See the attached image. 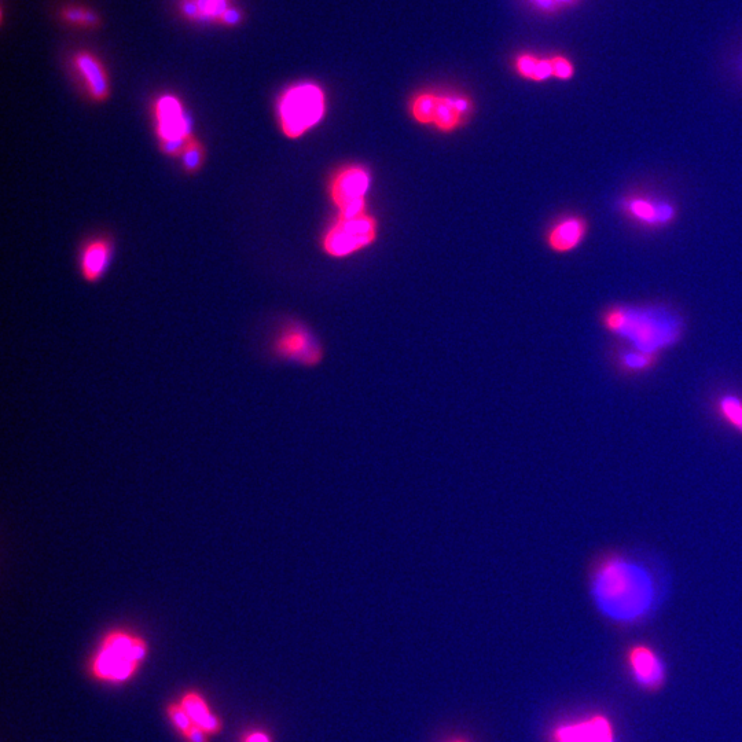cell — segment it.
I'll return each instance as SVG.
<instances>
[{
  "mask_svg": "<svg viewBox=\"0 0 742 742\" xmlns=\"http://www.w3.org/2000/svg\"><path fill=\"white\" fill-rule=\"evenodd\" d=\"M62 20L68 22L73 27L82 28H95L98 27L99 17L94 13L93 10L86 9V7L80 6H68L61 11Z\"/></svg>",
  "mask_w": 742,
  "mask_h": 742,
  "instance_id": "cell-21",
  "label": "cell"
},
{
  "mask_svg": "<svg viewBox=\"0 0 742 742\" xmlns=\"http://www.w3.org/2000/svg\"><path fill=\"white\" fill-rule=\"evenodd\" d=\"M601 323L606 332L626 341L628 347L659 356L678 344L685 333L681 315L656 306L616 304L602 312Z\"/></svg>",
  "mask_w": 742,
  "mask_h": 742,
  "instance_id": "cell-2",
  "label": "cell"
},
{
  "mask_svg": "<svg viewBox=\"0 0 742 742\" xmlns=\"http://www.w3.org/2000/svg\"><path fill=\"white\" fill-rule=\"evenodd\" d=\"M587 230H589V224L582 216H568L554 224L553 229L547 235V242L554 252H571L582 245Z\"/></svg>",
  "mask_w": 742,
  "mask_h": 742,
  "instance_id": "cell-15",
  "label": "cell"
},
{
  "mask_svg": "<svg viewBox=\"0 0 742 742\" xmlns=\"http://www.w3.org/2000/svg\"><path fill=\"white\" fill-rule=\"evenodd\" d=\"M274 352L282 361L304 367L317 366L322 359L321 344L301 325L286 326L275 340Z\"/></svg>",
  "mask_w": 742,
  "mask_h": 742,
  "instance_id": "cell-10",
  "label": "cell"
},
{
  "mask_svg": "<svg viewBox=\"0 0 742 742\" xmlns=\"http://www.w3.org/2000/svg\"><path fill=\"white\" fill-rule=\"evenodd\" d=\"M657 362H659V355L648 354V352L638 351L631 347L623 348L616 354L617 369L628 376L648 373L655 369Z\"/></svg>",
  "mask_w": 742,
  "mask_h": 742,
  "instance_id": "cell-18",
  "label": "cell"
},
{
  "mask_svg": "<svg viewBox=\"0 0 742 742\" xmlns=\"http://www.w3.org/2000/svg\"><path fill=\"white\" fill-rule=\"evenodd\" d=\"M376 220L362 213L354 218L339 216L332 229L325 235L323 248L333 257H345L365 248L376 240Z\"/></svg>",
  "mask_w": 742,
  "mask_h": 742,
  "instance_id": "cell-7",
  "label": "cell"
},
{
  "mask_svg": "<svg viewBox=\"0 0 742 742\" xmlns=\"http://www.w3.org/2000/svg\"><path fill=\"white\" fill-rule=\"evenodd\" d=\"M580 0H531L532 5L545 14H557L578 5Z\"/></svg>",
  "mask_w": 742,
  "mask_h": 742,
  "instance_id": "cell-25",
  "label": "cell"
},
{
  "mask_svg": "<svg viewBox=\"0 0 742 742\" xmlns=\"http://www.w3.org/2000/svg\"><path fill=\"white\" fill-rule=\"evenodd\" d=\"M715 410L727 426L742 435V398L734 393H725L715 402Z\"/></svg>",
  "mask_w": 742,
  "mask_h": 742,
  "instance_id": "cell-20",
  "label": "cell"
},
{
  "mask_svg": "<svg viewBox=\"0 0 742 742\" xmlns=\"http://www.w3.org/2000/svg\"><path fill=\"white\" fill-rule=\"evenodd\" d=\"M113 244L109 238H95L84 245L80 253V270L88 282H97L108 271Z\"/></svg>",
  "mask_w": 742,
  "mask_h": 742,
  "instance_id": "cell-14",
  "label": "cell"
},
{
  "mask_svg": "<svg viewBox=\"0 0 742 742\" xmlns=\"http://www.w3.org/2000/svg\"><path fill=\"white\" fill-rule=\"evenodd\" d=\"M740 73H741V76H742V61H741V64H740Z\"/></svg>",
  "mask_w": 742,
  "mask_h": 742,
  "instance_id": "cell-29",
  "label": "cell"
},
{
  "mask_svg": "<svg viewBox=\"0 0 742 742\" xmlns=\"http://www.w3.org/2000/svg\"><path fill=\"white\" fill-rule=\"evenodd\" d=\"M183 17L194 22L222 24L224 14L233 9V0H181Z\"/></svg>",
  "mask_w": 742,
  "mask_h": 742,
  "instance_id": "cell-17",
  "label": "cell"
},
{
  "mask_svg": "<svg viewBox=\"0 0 742 742\" xmlns=\"http://www.w3.org/2000/svg\"><path fill=\"white\" fill-rule=\"evenodd\" d=\"M553 65V79L561 80V82H568L575 76V64L571 58L565 57L562 54L552 55Z\"/></svg>",
  "mask_w": 742,
  "mask_h": 742,
  "instance_id": "cell-24",
  "label": "cell"
},
{
  "mask_svg": "<svg viewBox=\"0 0 742 742\" xmlns=\"http://www.w3.org/2000/svg\"><path fill=\"white\" fill-rule=\"evenodd\" d=\"M154 120L160 148L167 156L181 157L193 134L191 119L181 99L165 94L154 104Z\"/></svg>",
  "mask_w": 742,
  "mask_h": 742,
  "instance_id": "cell-5",
  "label": "cell"
},
{
  "mask_svg": "<svg viewBox=\"0 0 742 742\" xmlns=\"http://www.w3.org/2000/svg\"><path fill=\"white\" fill-rule=\"evenodd\" d=\"M183 170L193 174L201 170L205 161V149L202 143L196 138H191L182 153Z\"/></svg>",
  "mask_w": 742,
  "mask_h": 742,
  "instance_id": "cell-22",
  "label": "cell"
},
{
  "mask_svg": "<svg viewBox=\"0 0 742 742\" xmlns=\"http://www.w3.org/2000/svg\"><path fill=\"white\" fill-rule=\"evenodd\" d=\"M148 641L126 628L110 630L90 660L91 677L109 685L131 681L148 659Z\"/></svg>",
  "mask_w": 742,
  "mask_h": 742,
  "instance_id": "cell-3",
  "label": "cell"
},
{
  "mask_svg": "<svg viewBox=\"0 0 742 742\" xmlns=\"http://www.w3.org/2000/svg\"><path fill=\"white\" fill-rule=\"evenodd\" d=\"M181 704L193 725L201 727L209 736H218L223 732L222 719L212 711L211 705L200 692L189 690L183 694Z\"/></svg>",
  "mask_w": 742,
  "mask_h": 742,
  "instance_id": "cell-16",
  "label": "cell"
},
{
  "mask_svg": "<svg viewBox=\"0 0 742 742\" xmlns=\"http://www.w3.org/2000/svg\"><path fill=\"white\" fill-rule=\"evenodd\" d=\"M628 663L633 672L635 681L646 689H657L663 685L666 678V668L663 661L645 645L634 646L628 653Z\"/></svg>",
  "mask_w": 742,
  "mask_h": 742,
  "instance_id": "cell-13",
  "label": "cell"
},
{
  "mask_svg": "<svg viewBox=\"0 0 742 742\" xmlns=\"http://www.w3.org/2000/svg\"><path fill=\"white\" fill-rule=\"evenodd\" d=\"M554 742H616L615 730L608 718L591 716L582 722L558 727Z\"/></svg>",
  "mask_w": 742,
  "mask_h": 742,
  "instance_id": "cell-11",
  "label": "cell"
},
{
  "mask_svg": "<svg viewBox=\"0 0 742 742\" xmlns=\"http://www.w3.org/2000/svg\"><path fill=\"white\" fill-rule=\"evenodd\" d=\"M590 591L598 611L617 623L645 619L657 602V587L649 569L620 554L595 562Z\"/></svg>",
  "mask_w": 742,
  "mask_h": 742,
  "instance_id": "cell-1",
  "label": "cell"
},
{
  "mask_svg": "<svg viewBox=\"0 0 742 742\" xmlns=\"http://www.w3.org/2000/svg\"><path fill=\"white\" fill-rule=\"evenodd\" d=\"M167 715L168 719H170L171 725L174 726L176 732L181 734L182 737L185 736V734L191 729V726H193V722H191L190 716L187 715L181 701H179V703H171L168 705Z\"/></svg>",
  "mask_w": 742,
  "mask_h": 742,
  "instance_id": "cell-23",
  "label": "cell"
},
{
  "mask_svg": "<svg viewBox=\"0 0 742 742\" xmlns=\"http://www.w3.org/2000/svg\"><path fill=\"white\" fill-rule=\"evenodd\" d=\"M470 106L472 104L465 97L424 93L411 102V113L418 123L433 124L442 131H453L461 126Z\"/></svg>",
  "mask_w": 742,
  "mask_h": 742,
  "instance_id": "cell-6",
  "label": "cell"
},
{
  "mask_svg": "<svg viewBox=\"0 0 742 742\" xmlns=\"http://www.w3.org/2000/svg\"><path fill=\"white\" fill-rule=\"evenodd\" d=\"M242 742H273L270 736L262 730H253V732L245 734L244 741Z\"/></svg>",
  "mask_w": 742,
  "mask_h": 742,
  "instance_id": "cell-28",
  "label": "cell"
},
{
  "mask_svg": "<svg viewBox=\"0 0 742 742\" xmlns=\"http://www.w3.org/2000/svg\"><path fill=\"white\" fill-rule=\"evenodd\" d=\"M370 186V176L361 167H350L333 179L330 194L340 216L354 218L365 213V196Z\"/></svg>",
  "mask_w": 742,
  "mask_h": 742,
  "instance_id": "cell-9",
  "label": "cell"
},
{
  "mask_svg": "<svg viewBox=\"0 0 742 742\" xmlns=\"http://www.w3.org/2000/svg\"><path fill=\"white\" fill-rule=\"evenodd\" d=\"M517 73L531 82L542 83L553 79L552 57H539L531 53L516 58Z\"/></svg>",
  "mask_w": 742,
  "mask_h": 742,
  "instance_id": "cell-19",
  "label": "cell"
},
{
  "mask_svg": "<svg viewBox=\"0 0 742 742\" xmlns=\"http://www.w3.org/2000/svg\"><path fill=\"white\" fill-rule=\"evenodd\" d=\"M209 737L211 736L207 732L196 725L191 726L189 732L183 736L186 742H209Z\"/></svg>",
  "mask_w": 742,
  "mask_h": 742,
  "instance_id": "cell-27",
  "label": "cell"
},
{
  "mask_svg": "<svg viewBox=\"0 0 742 742\" xmlns=\"http://www.w3.org/2000/svg\"><path fill=\"white\" fill-rule=\"evenodd\" d=\"M73 68L83 80L88 95L95 102H104L110 95V80L104 64L87 51H80L73 57Z\"/></svg>",
  "mask_w": 742,
  "mask_h": 742,
  "instance_id": "cell-12",
  "label": "cell"
},
{
  "mask_svg": "<svg viewBox=\"0 0 742 742\" xmlns=\"http://www.w3.org/2000/svg\"><path fill=\"white\" fill-rule=\"evenodd\" d=\"M617 208L631 222L648 229H663L678 218L674 202L641 194H630L617 201Z\"/></svg>",
  "mask_w": 742,
  "mask_h": 742,
  "instance_id": "cell-8",
  "label": "cell"
},
{
  "mask_svg": "<svg viewBox=\"0 0 742 742\" xmlns=\"http://www.w3.org/2000/svg\"><path fill=\"white\" fill-rule=\"evenodd\" d=\"M326 112V97L321 86L299 83L290 86L278 101V119L282 132L290 139L303 137L317 126Z\"/></svg>",
  "mask_w": 742,
  "mask_h": 742,
  "instance_id": "cell-4",
  "label": "cell"
},
{
  "mask_svg": "<svg viewBox=\"0 0 742 742\" xmlns=\"http://www.w3.org/2000/svg\"><path fill=\"white\" fill-rule=\"evenodd\" d=\"M242 20H244V16H242L241 11L233 7V9H230L224 14L222 24L220 25H224V27H237V25L241 24Z\"/></svg>",
  "mask_w": 742,
  "mask_h": 742,
  "instance_id": "cell-26",
  "label": "cell"
}]
</instances>
